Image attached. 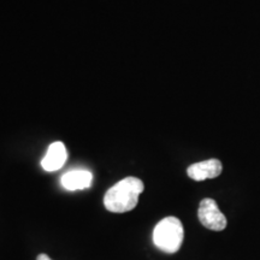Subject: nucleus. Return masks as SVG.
Wrapping results in <instances>:
<instances>
[{"label": "nucleus", "instance_id": "1", "mask_svg": "<svg viewBox=\"0 0 260 260\" xmlns=\"http://www.w3.org/2000/svg\"><path fill=\"white\" fill-rule=\"evenodd\" d=\"M145 189L144 182L138 177H125L117 182L106 191L104 205L113 213H124L134 210L139 203V197Z\"/></svg>", "mask_w": 260, "mask_h": 260}, {"label": "nucleus", "instance_id": "2", "mask_svg": "<svg viewBox=\"0 0 260 260\" xmlns=\"http://www.w3.org/2000/svg\"><path fill=\"white\" fill-rule=\"evenodd\" d=\"M184 230L181 220L176 217L161 219L153 230V242L160 251L172 254L181 248L183 243Z\"/></svg>", "mask_w": 260, "mask_h": 260}, {"label": "nucleus", "instance_id": "3", "mask_svg": "<svg viewBox=\"0 0 260 260\" xmlns=\"http://www.w3.org/2000/svg\"><path fill=\"white\" fill-rule=\"evenodd\" d=\"M198 217L205 228L213 230V232H222L226 228L225 216L219 210L216 201L210 198L201 200Z\"/></svg>", "mask_w": 260, "mask_h": 260}, {"label": "nucleus", "instance_id": "4", "mask_svg": "<svg viewBox=\"0 0 260 260\" xmlns=\"http://www.w3.org/2000/svg\"><path fill=\"white\" fill-rule=\"evenodd\" d=\"M223 165L218 159H209L191 164L187 169V175L194 181H205L209 178H216L222 174Z\"/></svg>", "mask_w": 260, "mask_h": 260}, {"label": "nucleus", "instance_id": "5", "mask_svg": "<svg viewBox=\"0 0 260 260\" xmlns=\"http://www.w3.org/2000/svg\"><path fill=\"white\" fill-rule=\"evenodd\" d=\"M67 158L68 152L65 145L60 141H56L48 147L46 155L41 160V167L44 168V170L48 172L57 171L63 168L65 161H67Z\"/></svg>", "mask_w": 260, "mask_h": 260}, {"label": "nucleus", "instance_id": "6", "mask_svg": "<svg viewBox=\"0 0 260 260\" xmlns=\"http://www.w3.org/2000/svg\"><path fill=\"white\" fill-rule=\"evenodd\" d=\"M93 175L88 170H71L61 176V186L67 190H82L92 186Z\"/></svg>", "mask_w": 260, "mask_h": 260}, {"label": "nucleus", "instance_id": "7", "mask_svg": "<svg viewBox=\"0 0 260 260\" xmlns=\"http://www.w3.org/2000/svg\"><path fill=\"white\" fill-rule=\"evenodd\" d=\"M37 260H52V259L47 254H45V253H41V254H39L37 256Z\"/></svg>", "mask_w": 260, "mask_h": 260}]
</instances>
